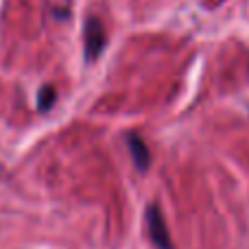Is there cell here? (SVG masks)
Returning a JSON list of instances; mask_svg holds the SVG:
<instances>
[{"instance_id":"7a4b0ae2","label":"cell","mask_w":249,"mask_h":249,"mask_svg":"<svg viewBox=\"0 0 249 249\" xmlns=\"http://www.w3.org/2000/svg\"><path fill=\"white\" fill-rule=\"evenodd\" d=\"M86 46H88V53H90V57H96L99 48L103 46V29H101V24L96 20H90V24H88Z\"/></svg>"},{"instance_id":"6da1fadb","label":"cell","mask_w":249,"mask_h":249,"mask_svg":"<svg viewBox=\"0 0 249 249\" xmlns=\"http://www.w3.org/2000/svg\"><path fill=\"white\" fill-rule=\"evenodd\" d=\"M146 225H149L151 241L155 243V247L173 249L171 236H168V228H166V223H164V216H162V212L158 210V206L149 208V212H146Z\"/></svg>"},{"instance_id":"3957f363","label":"cell","mask_w":249,"mask_h":249,"mask_svg":"<svg viewBox=\"0 0 249 249\" xmlns=\"http://www.w3.org/2000/svg\"><path fill=\"white\" fill-rule=\"evenodd\" d=\"M129 146H131L133 160H136L138 166H140V168H146V166H149V151H146L144 142H142L140 138L131 136V138H129Z\"/></svg>"}]
</instances>
